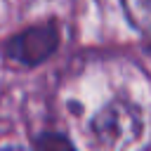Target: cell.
Here are the masks:
<instances>
[{"mask_svg":"<svg viewBox=\"0 0 151 151\" xmlns=\"http://www.w3.org/2000/svg\"><path fill=\"white\" fill-rule=\"evenodd\" d=\"M87 134L99 151H137L146 139V116L137 104L116 99L90 118Z\"/></svg>","mask_w":151,"mask_h":151,"instance_id":"cell-1","label":"cell"},{"mask_svg":"<svg viewBox=\"0 0 151 151\" xmlns=\"http://www.w3.org/2000/svg\"><path fill=\"white\" fill-rule=\"evenodd\" d=\"M57 42H59L57 28L52 24H45V26H35V28H28L21 35H17L9 45V52L14 59H19L24 64H38L54 52Z\"/></svg>","mask_w":151,"mask_h":151,"instance_id":"cell-2","label":"cell"},{"mask_svg":"<svg viewBox=\"0 0 151 151\" xmlns=\"http://www.w3.org/2000/svg\"><path fill=\"white\" fill-rule=\"evenodd\" d=\"M123 7H125L127 19H130L139 31H146V28H149V17H151L149 0H123Z\"/></svg>","mask_w":151,"mask_h":151,"instance_id":"cell-3","label":"cell"},{"mask_svg":"<svg viewBox=\"0 0 151 151\" xmlns=\"http://www.w3.org/2000/svg\"><path fill=\"white\" fill-rule=\"evenodd\" d=\"M5 151H24V149H5Z\"/></svg>","mask_w":151,"mask_h":151,"instance_id":"cell-4","label":"cell"}]
</instances>
